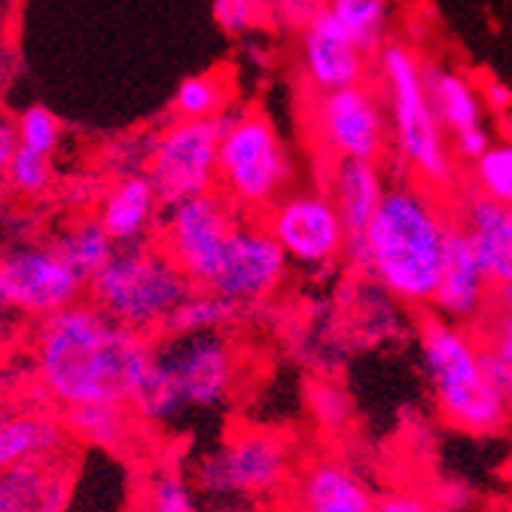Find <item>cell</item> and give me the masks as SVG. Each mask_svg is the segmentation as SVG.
I'll return each mask as SVG.
<instances>
[{"instance_id":"obj_1","label":"cell","mask_w":512,"mask_h":512,"mask_svg":"<svg viewBox=\"0 0 512 512\" xmlns=\"http://www.w3.org/2000/svg\"><path fill=\"white\" fill-rule=\"evenodd\" d=\"M153 345L156 339L116 324L92 299H80L37 320L31 333L37 394L58 412L95 403L128 406L153 366Z\"/></svg>"},{"instance_id":"obj_2","label":"cell","mask_w":512,"mask_h":512,"mask_svg":"<svg viewBox=\"0 0 512 512\" xmlns=\"http://www.w3.org/2000/svg\"><path fill=\"white\" fill-rule=\"evenodd\" d=\"M448 223L427 186H388L366 235V272L406 305H433Z\"/></svg>"},{"instance_id":"obj_3","label":"cell","mask_w":512,"mask_h":512,"mask_svg":"<svg viewBox=\"0 0 512 512\" xmlns=\"http://www.w3.org/2000/svg\"><path fill=\"white\" fill-rule=\"evenodd\" d=\"M418 342L439 415L473 436L500 433L512 412L482 375V342L476 330L427 314L418 324Z\"/></svg>"},{"instance_id":"obj_4","label":"cell","mask_w":512,"mask_h":512,"mask_svg":"<svg viewBox=\"0 0 512 512\" xmlns=\"http://www.w3.org/2000/svg\"><path fill=\"white\" fill-rule=\"evenodd\" d=\"M381 89L391 107V135L406 168L427 186L442 189L455 180L448 135L439 125L430 92H427V64L406 43H384L378 55Z\"/></svg>"},{"instance_id":"obj_5","label":"cell","mask_w":512,"mask_h":512,"mask_svg":"<svg viewBox=\"0 0 512 512\" xmlns=\"http://www.w3.org/2000/svg\"><path fill=\"white\" fill-rule=\"evenodd\" d=\"M196 290L162 247H119L113 260L89 281V299L116 324L159 339L174 308Z\"/></svg>"},{"instance_id":"obj_6","label":"cell","mask_w":512,"mask_h":512,"mask_svg":"<svg viewBox=\"0 0 512 512\" xmlns=\"http://www.w3.org/2000/svg\"><path fill=\"white\" fill-rule=\"evenodd\" d=\"M296 479L290 442L272 430H238L214 452L192 464L189 482L196 494L220 509L269 506Z\"/></svg>"},{"instance_id":"obj_7","label":"cell","mask_w":512,"mask_h":512,"mask_svg":"<svg viewBox=\"0 0 512 512\" xmlns=\"http://www.w3.org/2000/svg\"><path fill=\"white\" fill-rule=\"evenodd\" d=\"M293 180V159L275 122L260 110L223 119L217 186L244 214H269Z\"/></svg>"},{"instance_id":"obj_8","label":"cell","mask_w":512,"mask_h":512,"mask_svg":"<svg viewBox=\"0 0 512 512\" xmlns=\"http://www.w3.org/2000/svg\"><path fill=\"white\" fill-rule=\"evenodd\" d=\"M223 119H177L153 141L147 174L165 208L217 186Z\"/></svg>"},{"instance_id":"obj_9","label":"cell","mask_w":512,"mask_h":512,"mask_svg":"<svg viewBox=\"0 0 512 512\" xmlns=\"http://www.w3.org/2000/svg\"><path fill=\"white\" fill-rule=\"evenodd\" d=\"M153 363L186 409L223 406L235 391L238 357L223 333L159 336Z\"/></svg>"},{"instance_id":"obj_10","label":"cell","mask_w":512,"mask_h":512,"mask_svg":"<svg viewBox=\"0 0 512 512\" xmlns=\"http://www.w3.org/2000/svg\"><path fill=\"white\" fill-rule=\"evenodd\" d=\"M238 229V208L223 192L171 205L162 223V250L180 266V272L196 284L208 287L223 266L226 247Z\"/></svg>"},{"instance_id":"obj_11","label":"cell","mask_w":512,"mask_h":512,"mask_svg":"<svg viewBox=\"0 0 512 512\" xmlns=\"http://www.w3.org/2000/svg\"><path fill=\"white\" fill-rule=\"evenodd\" d=\"M89 293L55 244H16L0 253V296L22 317L43 320Z\"/></svg>"},{"instance_id":"obj_12","label":"cell","mask_w":512,"mask_h":512,"mask_svg":"<svg viewBox=\"0 0 512 512\" xmlns=\"http://www.w3.org/2000/svg\"><path fill=\"white\" fill-rule=\"evenodd\" d=\"M266 229L302 266H330L345 256V226L330 192H290L266 214Z\"/></svg>"},{"instance_id":"obj_13","label":"cell","mask_w":512,"mask_h":512,"mask_svg":"<svg viewBox=\"0 0 512 512\" xmlns=\"http://www.w3.org/2000/svg\"><path fill=\"white\" fill-rule=\"evenodd\" d=\"M314 132L336 162H375L388 141V116L378 95L363 83L320 95L314 104Z\"/></svg>"},{"instance_id":"obj_14","label":"cell","mask_w":512,"mask_h":512,"mask_svg":"<svg viewBox=\"0 0 512 512\" xmlns=\"http://www.w3.org/2000/svg\"><path fill=\"white\" fill-rule=\"evenodd\" d=\"M287 260L290 256L266 226L238 223L226 247L223 266L205 290L238 308L263 305L281 290L287 278Z\"/></svg>"},{"instance_id":"obj_15","label":"cell","mask_w":512,"mask_h":512,"mask_svg":"<svg viewBox=\"0 0 512 512\" xmlns=\"http://www.w3.org/2000/svg\"><path fill=\"white\" fill-rule=\"evenodd\" d=\"M439 317L461 327H479L491 311V281L461 223H448L439 287L433 296Z\"/></svg>"},{"instance_id":"obj_16","label":"cell","mask_w":512,"mask_h":512,"mask_svg":"<svg viewBox=\"0 0 512 512\" xmlns=\"http://www.w3.org/2000/svg\"><path fill=\"white\" fill-rule=\"evenodd\" d=\"M299 61L305 80L320 95L363 86L369 68L366 52L330 19V13H320L299 31Z\"/></svg>"},{"instance_id":"obj_17","label":"cell","mask_w":512,"mask_h":512,"mask_svg":"<svg viewBox=\"0 0 512 512\" xmlns=\"http://www.w3.org/2000/svg\"><path fill=\"white\" fill-rule=\"evenodd\" d=\"M388 186L375 162H336L330 174V199L345 226V256L354 269H366V235Z\"/></svg>"},{"instance_id":"obj_18","label":"cell","mask_w":512,"mask_h":512,"mask_svg":"<svg viewBox=\"0 0 512 512\" xmlns=\"http://www.w3.org/2000/svg\"><path fill=\"white\" fill-rule=\"evenodd\" d=\"M461 226L488 272L491 311H512V238L506 229V208L473 192L461 205Z\"/></svg>"},{"instance_id":"obj_19","label":"cell","mask_w":512,"mask_h":512,"mask_svg":"<svg viewBox=\"0 0 512 512\" xmlns=\"http://www.w3.org/2000/svg\"><path fill=\"white\" fill-rule=\"evenodd\" d=\"M71 430L64 418L46 409H4L0 406V473L34 464L55 461L68 455Z\"/></svg>"},{"instance_id":"obj_20","label":"cell","mask_w":512,"mask_h":512,"mask_svg":"<svg viewBox=\"0 0 512 512\" xmlns=\"http://www.w3.org/2000/svg\"><path fill=\"white\" fill-rule=\"evenodd\" d=\"M159 208L165 205L150 174H122L107 186L95 217L119 247H135L144 244V238L153 232Z\"/></svg>"},{"instance_id":"obj_21","label":"cell","mask_w":512,"mask_h":512,"mask_svg":"<svg viewBox=\"0 0 512 512\" xmlns=\"http://www.w3.org/2000/svg\"><path fill=\"white\" fill-rule=\"evenodd\" d=\"M74 467L64 458L19 464L0 473V512H64Z\"/></svg>"},{"instance_id":"obj_22","label":"cell","mask_w":512,"mask_h":512,"mask_svg":"<svg viewBox=\"0 0 512 512\" xmlns=\"http://www.w3.org/2000/svg\"><path fill=\"white\" fill-rule=\"evenodd\" d=\"M375 497L366 482L336 458L311 461L293 488V506L299 512H375Z\"/></svg>"},{"instance_id":"obj_23","label":"cell","mask_w":512,"mask_h":512,"mask_svg":"<svg viewBox=\"0 0 512 512\" xmlns=\"http://www.w3.org/2000/svg\"><path fill=\"white\" fill-rule=\"evenodd\" d=\"M427 92H430V104L433 113L439 119V125L445 128V135L458 141L482 125V95L476 92V86L458 74V71H445V68H430L427 64Z\"/></svg>"},{"instance_id":"obj_24","label":"cell","mask_w":512,"mask_h":512,"mask_svg":"<svg viewBox=\"0 0 512 512\" xmlns=\"http://www.w3.org/2000/svg\"><path fill=\"white\" fill-rule=\"evenodd\" d=\"M64 424H68L71 436L95 442L101 448H110V452H119L128 442L135 439L138 430V418L132 412V406L122 403H95V406H77L61 412Z\"/></svg>"},{"instance_id":"obj_25","label":"cell","mask_w":512,"mask_h":512,"mask_svg":"<svg viewBox=\"0 0 512 512\" xmlns=\"http://www.w3.org/2000/svg\"><path fill=\"white\" fill-rule=\"evenodd\" d=\"M52 244L64 260L71 263V269L80 278H86V284L113 260V253H116V241L104 232L98 217H80L77 223L64 226Z\"/></svg>"},{"instance_id":"obj_26","label":"cell","mask_w":512,"mask_h":512,"mask_svg":"<svg viewBox=\"0 0 512 512\" xmlns=\"http://www.w3.org/2000/svg\"><path fill=\"white\" fill-rule=\"evenodd\" d=\"M241 314L238 305L214 296L211 290L196 287L168 317L162 336H196V333H223L226 327L235 324Z\"/></svg>"},{"instance_id":"obj_27","label":"cell","mask_w":512,"mask_h":512,"mask_svg":"<svg viewBox=\"0 0 512 512\" xmlns=\"http://www.w3.org/2000/svg\"><path fill=\"white\" fill-rule=\"evenodd\" d=\"M330 19L369 55L388 37V4L384 0H327Z\"/></svg>"},{"instance_id":"obj_28","label":"cell","mask_w":512,"mask_h":512,"mask_svg":"<svg viewBox=\"0 0 512 512\" xmlns=\"http://www.w3.org/2000/svg\"><path fill=\"white\" fill-rule=\"evenodd\" d=\"M232 101V83L220 71L186 77L174 92V113L177 119H223Z\"/></svg>"},{"instance_id":"obj_29","label":"cell","mask_w":512,"mask_h":512,"mask_svg":"<svg viewBox=\"0 0 512 512\" xmlns=\"http://www.w3.org/2000/svg\"><path fill=\"white\" fill-rule=\"evenodd\" d=\"M141 512H205L189 476L177 467H156L141 488Z\"/></svg>"},{"instance_id":"obj_30","label":"cell","mask_w":512,"mask_h":512,"mask_svg":"<svg viewBox=\"0 0 512 512\" xmlns=\"http://www.w3.org/2000/svg\"><path fill=\"white\" fill-rule=\"evenodd\" d=\"M473 183L482 196L494 199L503 208H512V141L491 144L473 162Z\"/></svg>"},{"instance_id":"obj_31","label":"cell","mask_w":512,"mask_h":512,"mask_svg":"<svg viewBox=\"0 0 512 512\" xmlns=\"http://www.w3.org/2000/svg\"><path fill=\"white\" fill-rule=\"evenodd\" d=\"M16 132H19V147L34 150L40 156H52L58 141H61V122L49 107H25L16 119Z\"/></svg>"},{"instance_id":"obj_32","label":"cell","mask_w":512,"mask_h":512,"mask_svg":"<svg viewBox=\"0 0 512 512\" xmlns=\"http://www.w3.org/2000/svg\"><path fill=\"white\" fill-rule=\"evenodd\" d=\"M269 13H272V0H214V19L232 37L260 28Z\"/></svg>"},{"instance_id":"obj_33","label":"cell","mask_w":512,"mask_h":512,"mask_svg":"<svg viewBox=\"0 0 512 512\" xmlns=\"http://www.w3.org/2000/svg\"><path fill=\"white\" fill-rule=\"evenodd\" d=\"M7 180L16 192H22V196H37V192H43L52 183V162H49V156L19 147L16 159L7 171Z\"/></svg>"},{"instance_id":"obj_34","label":"cell","mask_w":512,"mask_h":512,"mask_svg":"<svg viewBox=\"0 0 512 512\" xmlns=\"http://www.w3.org/2000/svg\"><path fill=\"white\" fill-rule=\"evenodd\" d=\"M476 336L485 348L512 366V311H488V317L476 327Z\"/></svg>"},{"instance_id":"obj_35","label":"cell","mask_w":512,"mask_h":512,"mask_svg":"<svg viewBox=\"0 0 512 512\" xmlns=\"http://www.w3.org/2000/svg\"><path fill=\"white\" fill-rule=\"evenodd\" d=\"M272 13L290 25V28H305L311 25L320 13H327V0H272Z\"/></svg>"},{"instance_id":"obj_36","label":"cell","mask_w":512,"mask_h":512,"mask_svg":"<svg viewBox=\"0 0 512 512\" xmlns=\"http://www.w3.org/2000/svg\"><path fill=\"white\" fill-rule=\"evenodd\" d=\"M482 375L488 381V388L503 400V406L512 412V366L503 363L491 348L482 345Z\"/></svg>"},{"instance_id":"obj_37","label":"cell","mask_w":512,"mask_h":512,"mask_svg":"<svg viewBox=\"0 0 512 512\" xmlns=\"http://www.w3.org/2000/svg\"><path fill=\"white\" fill-rule=\"evenodd\" d=\"M375 512H436L421 494L412 491H391L375 503Z\"/></svg>"},{"instance_id":"obj_38","label":"cell","mask_w":512,"mask_h":512,"mask_svg":"<svg viewBox=\"0 0 512 512\" xmlns=\"http://www.w3.org/2000/svg\"><path fill=\"white\" fill-rule=\"evenodd\" d=\"M19 153V132H16V122L0 116V177H7L13 159Z\"/></svg>"},{"instance_id":"obj_39","label":"cell","mask_w":512,"mask_h":512,"mask_svg":"<svg viewBox=\"0 0 512 512\" xmlns=\"http://www.w3.org/2000/svg\"><path fill=\"white\" fill-rule=\"evenodd\" d=\"M482 101H485V107H491V110H497V113H506V110L512 107V89L503 86L500 80H491V83L482 89Z\"/></svg>"},{"instance_id":"obj_40","label":"cell","mask_w":512,"mask_h":512,"mask_svg":"<svg viewBox=\"0 0 512 512\" xmlns=\"http://www.w3.org/2000/svg\"><path fill=\"white\" fill-rule=\"evenodd\" d=\"M19 311L4 299V296H0V342H4V339H10L13 333H16V327H19Z\"/></svg>"},{"instance_id":"obj_41","label":"cell","mask_w":512,"mask_h":512,"mask_svg":"<svg viewBox=\"0 0 512 512\" xmlns=\"http://www.w3.org/2000/svg\"><path fill=\"white\" fill-rule=\"evenodd\" d=\"M4 31H7V16H4V7H0V37H4Z\"/></svg>"},{"instance_id":"obj_42","label":"cell","mask_w":512,"mask_h":512,"mask_svg":"<svg viewBox=\"0 0 512 512\" xmlns=\"http://www.w3.org/2000/svg\"><path fill=\"white\" fill-rule=\"evenodd\" d=\"M506 229H509V238H512V208H506Z\"/></svg>"},{"instance_id":"obj_43","label":"cell","mask_w":512,"mask_h":512,"mask_svg":"<svg viewBox=\"0 0 512 512\" xmlns=\"http://www.w3.org/2000/svg\"><path fill=\"white\" fill-rule=\"evenodd\" d=\"M272 512H299V509H296V506L290 503V506H278V509H272Z\"/></svg>"}]
</instances>
